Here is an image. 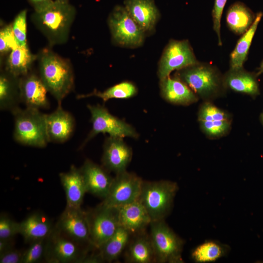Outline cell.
I'll list each match as a JSON object with an SVG mask.
<instances>
[{
  "label": "cell",
  "instance_id": "cell-1",
  "mask_svg": "<svg viewBox=\"0 0 263 263\" xmlns=\"http://www.w3.org/2000/svg\"><path fill=\"white\" fill-rule=\"evenodd\" d=\"M37 60L41 80L58 105H61L74 87V74L70 61L49 48L41 50Z\"/></svg>",
  "mask_w": 263,
  "mask_h": 263
},
{
  "label": "cell",
  "instance_id": "cell-2",
  "mask_svg": "<svg viewBox=\"0 0 263 263\" xmlns=\"http://www.w3.org/2000/svg\"><path fill=\"white\" fill-rule=\"evenodd\" d=\"M75 15V7L69 2L54 0L44 10L34 12L31 19L52 47L63 44L68 41Z\"/></svg>",
  "mask_w": 263,
  "mask_h": 263
},
{
  "label": "cell",
  "instance_id": "cell-3",
  "mask_svg": "<svg viewBox=\"0 0 263 263\" xmlns=\"http://www.w3.org/2000/svg\"><path fill=\"white\" fill-rule=\"evenodd\" d=\"M175 76L184 82L199 97L210 101L225 91L223 75L215 66L199 62L176 72Z\"/></svg>",
  "mask_w": 263,
  "mask_h": 263
},
{
  "label": "cell",
  "instance_id": "cell-4",
  "mask_svg": "<svg viewBox=\"0 0 263 263\" xmlns=\"http://www.w3.org/2000/svg\"><path fill=\"white\" fill-rule=\"evenodd\" d=\"M14 118L13 137L17 142L27 146L44 148L49 143L46 114L38 109L19 107L11 113Z\"/></svg>",
  "mask_w": 263,
  "mask_h": 263
},
{
  "label": "cell",
  "instance_id": "cell-5",
  "mask_svg": "<svg viewBox=\"0 0 263 263\" xmlns=\"http://www.w3.org/2000/svg\"><path fill=\"white\" fill-rule=\"evenodd\" d=\"M178 188L176 183L169 180L143 181L138 200L151 221L164 220L169 214Z\"/></svg>",
  "mask_w": 263,
  "mask_h": 263
},
{
  "label": "cell",
  "instance_id": "cell-6",
  "mask_svg": "<svg viewBox=\"0 0 263 263\" xmlns=\"http://www.w3.org/2000/svg\"><path fill=\"white\" fill-rule=\"evenodd\" d=\"M150 226L149 236L156 263H183L182 252L184 242L164 220L151 221Z\"/></svg>",
  "mask_w": 263,
  "mask_h": 263
},
{
  "label": "cell",
  "instance_id": "cell-7",
  "mask_svg": "<svg viewBox=\"0 0 263 263\" xmlns=\"http://www.w3.org/2000/svg\"><path fill=\"white\" fill-rule=\"evenodd\" d=\"M108 24L114 44L131 48L143 44L145 33L124 6L117 5L113 8L108 17Z\"/></svg>",
  "mask_w": 263,
  "mask_h": 263
},
{
  "label": "cell",
  "instance_id": "cell-8",
  "mask_svg": "<svg viewBox=\"0 0 263 263\" xmlns=\"http://www.w3.org/2000/svg\"><path fill=\"white\" fill-rule=\"evenodd\" d=\"M91 115L92 128L81 147L99 133H107L109 136L131 137L137 139L139 134L131 125L112 114L104 106L100 105H87Z\"/></svg>",
  "mask_w": 263,
  "mask_h": 263
},
{
  "label": "cell",
  "instance_id": "cell-9",
  "mask_svg": "<svg viewBox=\"0 0 263 263\" xmlns=\"http://www.w3.org/2000/svg\"><path fill=\"white\" fill-rule=\"evenodd\" d=\"M86 213L91 244L98 249L120 226L117 207H109L101 203L95 208L86 211Z\"/></svg>",
  "mask_w": 263,
  "mask_h": 263
},
{
  "label": "cell",
  "instance_id": "cell-10",
  "mask_svg": "<svg viewBox=\"0 0 263 263\" xmlns=\"http://www.w3.org/2000/svg\"><path fill=\"white\" fill-rule=\"evenodd\" d=\"M199 62L189 42L187 39H171L166 46L158 63L157 74L160 80L179 71Z\"/></svg>",
  "mask_w": 263,
  "mask_h": 263
},
{
  "label": "cell",
  "instance_id": "cell-11",
  "mask_svg": "<svg viewBox=\"0 0 263 263\" xmlns=\"http://www.w3.org/2000/svg\"><path fill=\"white\" fill-rule=\"evenodd\" d=\"M79 244L54 229L46 240V260L49 263H83L88 254Z\"/></svg>",
  "mask_w": 263,
  "mask_h": 263
},
{
  "label": "cell",
  "instance_id": "cell-12",
  "mask_svg": "<svg viewBox=\"0 0 263 263\" xmlns=\"http://www.w3.org/2000/svg\"><path fill=\"white\" fill-rule=\"evenodd\" d=\"M143 181L135 174L127 170L116 174L109 193L102 203L117 207L137 200Z\"/></svg>",
  "mask_w": 263,
  "mask_h": 263
},
{
  "label": "cell",
  "instance_id": "cell-13",
  "mask_svg": "<svg viewBox=\"0 0 263 263\" xmlns=\"http://www.w3.org/2000/svg\"><path fill=\"white\" fill-rule=\"evenodd\" d=\"M56 228L61 233L79 244L91 242L86 211L80 208L66 207L58 220Z\"/></svg>",
  "mask_w": 263,
  "mask_h": 263
},
{
  "label": "cell",
  "instance_id": "cell-14",
  "mask_svg": "<svg viewBox=\"0 0 263 263\" xmlns=\"http://www.w3.org/2000/svg\"><path fill=\"white\" fill-rule=\"evenodd\" d=\"M132 157V150L123 138L109 136L105 140L102 166L115 174L127 170Z\"/></svg>",
  "mask_w": 263,
  "mask_h": 263
},
{
  "label": "cell",
  "instance_id": "cell-15",
  "mask_svg": "<svg viewBox=\"0 0 263 263\" xmlns=\"http://www.w3.org/2000/svg\"><path fill=\"white\" fill-rule=\"evenodd\" d=\"M21 102L27 108L48 109V92L39 75L31 70L19 78Z\"/></svg>",
  "mask_w": 263,
  "mask_h": 263
},
{
  "label": "cell",
  "instance_id": "cell-16",
  "mask_svg": "<svg viewBox=\"0 0 263 263\" xmlns=\"http://www.w3.org/2000/svg\"><path fill=\"white\" fill-rule=\"evenodd\" d=\"M87 192L104 199L107 196L113 177L102 166L86 159L80 168Z\"/></svg>",
  "mask_w": 263,
  "mask_h": 263
},
{
  "label": "cell",
  "instance_id": "cell-17",
  "mask_svg": "<svg viewBox=\"0 0 263 263\" xmlns=\"http://www.w3.org/2000/svg\"><path fill=\"white\" fill-rule=\"evenodd\" d=\"M46 129L49 142L63 143L72 135L75 126L74 117L61 105L53 113L46 114Z\"/></svg>",
  "mask_w": 263,
  "mask_h": 263
},
{
  "label": "cell",
  "instance_id": "cell-18",
  "mask_svg": "<svg viewBox=\"0 0 263 263\" xmlns=\"http://www.w3.org/2000/svg\"><path fill=\"white\" fill-rule=\"evenodd\" d=\"M119 226L134 235L145 231L151 219L143 205L137 200L117 207Z\"/></svg>",
  "mask_w": 263,
  "mask_h": 263
},
{
  "label": "cell",
  "instance_id": "cell-19",
  "mask_svg": "<svg viewBox=\"0 0 263 263\" xmlns=\"http://www.w3.org/2000/svg\"><path fill=\"white\" fill-rule=\"evenodd\" d=\"M160 94L169 103L188 106L195 103L199 97L179 77L168 76L160 80Z\"/></svg>",
  "mask_w": 263,
  "mask_h": 263
},
{
  "label": "cell",
  "instance_id": "cell-20",
  "mask_svg": "<svg viewBox=\"0 0 263 263\" xmlns=\"http://www.w3.org/2000/svg\"><path fill=\"white\" fill-rule=\"evenodd\" d=\"M124 7L145 34L152 32L160 14L153 0H125Z\"/></svg>",
  "mask_w": 263,
  "mask_h": 263
},
{
  "label": "cell",
  "instance_id": "cell-21",
  "mask_svg": "<svg viewBox=\"0 0 263 263\" xmlns=\"http://www.w3.org/2000/svg\"><path fill=\"white\" fill-rule=\"evenodd\" d=\"M59 176L65 193L66 206L81 207L87 191L80 168H77L73 165L69 171L60 173Z\"/></svg>",
  "mask_w": 263,
  "mask_h": 263
},
{
  "label": "cell",
  "instance_id": "cell-22",
  "mask_svg": "<svg viewBox=\"0 0 263 263\" xmlns=\"http://www.w3.org/2000/svg\"><path fill=\"white\" fill-rule=\"evenodd\" d=\"M257 76L256 74L246 71L244 67L229 68L223 75V82L226 89L255 96L259 94Z\"/></svg>",
  "mask_w": 263,
  "mask_h": 263
},
{
  "label": "cell",
  "instance_id": "cell-23",
  "mask_svg": "<svg viewBox=\"0 0 263 263\" xmlns=\"http://www.w3.org/2000/svg\"><path fill=\"white\" fill-rule=\"evenodd\" d=\"M124 251L125 259L127 263L156 262L149 234L145 231L132 235Z\"/></svg>",
  "mask_w": 263,
  "mask_h": 263
},
{
  "label": "cell",
  "instance_id": "cell-24",
  "mask_svg": "<svg viewBox=\"0 0 263 263\" xmlns=\"http://www.w3.org/2000/svg\"><path fill=\"white\" fill-rule=\"evenodd\" d=\"M50 220L45 215L33 213L19 223V234L25 241L47 239L54 230Z\"/></svg>",
  "mask_w": 263,
  "mask_h": 263
},
{
  "label": "cell",
  "instance_id": "cell-25",
  "mask_svg": "<svg viewBox=\"0 0 263 263\" xmlns=\"http://www.w3.org/2000/svg\"><path fill=\"white\" fill-rule=\"evenodd\" d=\"M20 77L2 69L0 74V109L12 113L21 102Z\"/></svg>",
  "mask_w": 263,
  "mask_h": 263
},
{
  "label": "cell",
  "instance_id": "cell-26",
  "mask_svg": "<svg viewBox=\"0 0 263 263\" xmlns=\"http://www.w3.org/2000/svg\"><path fill=\"white\" fill-rule=\"evenodd\" d=\"M7 56L2 69L19 77L32 70L33 63L37 59V55L32 54L28 46H19Z\"/></svg>",
  "mask_w": 263,
  "mask_h": 263
},
{
  "label": "cell",
  "instance_id": "cell-27",
  "mask_svg": "<svg viewBox=\"0 0 263 263\" xmlns=\"http://www.w3.org/2000/svg\"><path fill=\"white\" fill-rule=\"evenodd\" d=\"M256 18L253 12L244 3L237 1L228 8L226 22L234 34L241 35L251 26Z\"/></svg>",
  "mask_w": 263,
  "mask_h": 263
},
{
  "label": "cell",
  "instance_id": "cell-28",
  "mask_svg": "<svg viewBox=\"0 0 263 263\" xmlns=\"http://www.w3.org/2000/svg\"><path fill=\"white\" fill-rule=\"evenodd\" d=\"M132 235L119 226L116 231L97 250L102 262H112L117 259L125 251Z\"/></svg>",
  "mask_w": 263,
  "mask_h": 263
},
{
  "label": "cell",
  "instance_id": "cell-29",
  "mask_svg": "<svg viewBox=\"0 0 263 263\" xmlns=\"http://www.w3.org/2000/svg\"><path fill=\"white\" fill-rule=\"evenodd\" d=\"M262 16V12L257 13L251 26L242 35L241 37L238 40L234 50L230 55V69H236L243 67L253 37Z\"/></svg>",
  "mask_w": 263,
  "mask_h": 263
},
{
  "label": "cell",
  "instance_id": "cell-30",
  "mask_svg": "<svg viewBox=\"0 0 263 263\" xmlns=\"http://www.w3.org/2000/svg\"><path fill=\"white\" fill-rule=\"evenodd\" d=\"M137 93L136 86L132 82L126 81L108 88L103 92L95 89L89 94H78L76 98L81 99L96 96L106 102L111 99H128L135 96Z\"/></svg>",
  "mask_w": 263,
  "mask_h": 263
},
{
  "label": "cell",
  "instance_id": "cell-31",
  "mask_svg": "<svg viewBox=\"0 0 263 263\" xmlns=\"http://www.w3.org/2000/svg\"><path fill=\"white\" fill-rule=\"evenodd\" d=\"M228 250L226 246L208 241L197 246L191 252V258L196 263L214 262L224 256Z\"/></svg>",
  "mask_w": 263,
  "mask_h": 263
},
{
  "label": "cell",
  "instance_id": "cell-32",
  "mask_svg": "<svg viewBox=\"0 0 263 263\" xmlns=\"http://www.w3.org/2000/svg\"><path fill=\"white\" fill-rule=\"evenodd\" d=\"M202 132L208 138H217L225 135L231 128V120L198 121Z\"/></svg>",
  "mask_w": 263,
  "mask_h": 263
},
{
  "label": "cell",
  "instance_id": "cell-33",
  "mask_svg": "<svg viewBox=\"0 0 263 263\" xmlns=\"http://www.w3.org/2000/svg\"><path fill=\"white\" fill-rule=\"evenodd\" d=\"M231 120L229 114L216 107L210 101H205L200 106L198 121Z\"/></svg>",
  "mask_w": 263,
  "mask_h": 263
},
{
  "label": "cell",
  "instance_id": "cell-34",
  "mask_svg": "<svg viewBox=\"0 0 263 263\" xmlns=\"http://www.w3.org/2000/svg\"><path fill=\"white\" fill-rule=\"evenodd\" d=\"M27 10L18 13L12 23L13 31L19 46H28L27 43Z\"/></svg>",
  "mask_w": 263,
  "mask_h": 263
},
{
  "label": "cell",
  "instance_id": "cell-35",
  "mask_svg": "<svg viewBox=\"0 0 263 263\" xmlns=\"http://www.w3.org/2000/svg\"><path fill=\"white\" fill-rule=\"evenodd\" d=\"M46 240L40 239L31 242L29 247L24 251L21 263H38L45 258Z\"/></svg>",
  "mask_w": 263,
  "mask_h": 263
},
{
  "label": "cell",
  "instance_id": "cell-36",
  "mask_svg": "<svg viewBox=\"0 0 263 263\" xmlns=\"http://www.w3.org/2000/svg\"><path fill=\"white\" fill-rule=\"evenodd\" d=\"M18 46L19 45L13 31L12 23L2 26L0 30V58L7 56Z\"/></svg>",
  "mask_w": 263,
  "mask_h": 263
},
{
  "label": "cell",
  "instance_id": "cell-37",
  "mask_svg": "<svg viewBox=\"0 0 263 263\" xmlns=\"http://www.w3.org/2000/svg\"><path fill=\"white\" fill-rule=\"evenodd\" d=\"M19 234V223L1 215L0 217V239H12Z\"/></svg>",
  "mask_w": 263,
  "mask_h": 263
},
{
  "label": "cell",
  "instance_id": "cell-38",
  "mask_svg": "<svg viewBox=\"0 0 263 263\" xmlns=\"http://www.w3.org/2000/svg\"><path fill=\"white\" fill-rule=\"evenodd\" d=\"M227 0H215L212 11L213 29L215 32L218 38V44L222 45L221 36V21L224 7Z\"/></svg>",
  "mask_w": 263,
  "mask_h": 263
},
{
  "label": "cell",
  "instance_id": "cell-39",
  "mask_svg": "<svg viewBox=\"0 0 263 263\" xmlns=\"http://www.w3.org/2000/svg\"><path fill=\"white\" fill-rule=\"evenodd\" d=\"M24 251L13 248L0 254V263H21Z\"/></svg>",
  "mask_w": 263,
  "mask_h": 263
},
{
  "label": "cell",
  "instance_id": "cell-40",
  "mask_svg": "<svg viewBox=\"0 0 263 263\" xmlns=\"http://www.w3.org/2000/svg\"><path fill=\"white\" fill-rule=\"evenodd\" d=\"M34 9V12L41 11L50 5L54 2L53 0H28Z\"/></svg>",
  "mask_w": 263,
  "mask_h": 263
},
{
  "label": "cell",
  "instance_id": "cell-41",
  "mask_svg": "<svg viewBox=\"0 0 263 263\" xmlns=\"http://www.w3.org/2000/svg\"><path fill=\"white\" fill-rule=\"evenodd\" d=\"M13 248L12 239H0V254Z\"/></svg>",
  "mask_w": 263,
  "mask_h": 263
},
{
  "label": "cell",
  "instance_id": "cell-42",
  "mask_svg": "<svg viewBox=\"0 0 263 263\" xmlns=\"http://www.w3.org/2000/svg\"><path fill=\"white\" fill-rule=\"evenodd\" d=\"M263 74V60L261 62L260 66L258 69V71L256 73L257 75H259L261 74Z\"/></svg>",
  "mask_w": 263,
  "mask_h": 263
},
{
  "label": "cell",
  "instance_id": "cell-43",
  "mask_svg": "<svg viewBox=\"0 0 263 263\" xmlns=\"http://www.w3.org/2000/svg\"><path fill=\"white\" fill-rule=\"evenodd\" d=\"M56 1H58V2H69L68 0H55Z\"/></svg>",
  "mask_w": 263,
  "mask_h": 263
},
{
  "label": "cell",
  "instance_id": "cell-44",
  "mask_svg": "<svg viewBox=\"0 0 263 263\" xmlns=\"http://www.w3.org/2000/svg\"><path fill=\"white\" fill-rule=\"evenodd\" d=\"M261 121H262V123H263V113L261 114Z\"/></svg>",
  "mask_w": 263,
  "mask_h": 263
}]
</instances>
